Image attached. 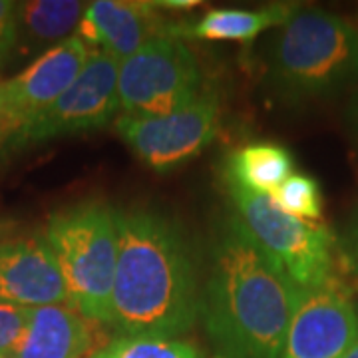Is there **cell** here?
<instances>
[{"label": "cell", "instance_id": "obj_1", "mask_svg": "<svg viewBox=\"0 0 358 358\" xmlns=\"http://www.w3.org/2000/svg\"><path fill=\"white\" fill-rule=\"evenodd\" d=\"M203 307L199 268L189 235L154 207L117 211L112 317L117 336L178 338Z\"/></svg>", "mask_w": 358, "mask_h": 358}, {"label": "cell", "instance_id": "obj_2", "mask_svg": "<svg viewBox=\"0 0 358 358\" xmlns=\"http://www.w3.org/2000/svg\"><path fill=\"white\" fill-rule=\"evenodd\" d=\"M303 289L259 247L237 217L211 249L203 322L219 358H282Z\"/></svg>", "mask_w": 358, "mask_h": 358}, {"label": "cell", "instance_id": "obj_3", "mask_svg": "<svg viewBox=\"0 0 358 358\" xmlns=\"http://www.w3.org/2000/svg\"><path fill=\"white\" fill-rule=\"evenodd\" d=\"M267 80L287 102L338 94L358 82V26L322 8H294L267 54Z\"/></svg>", "mask_w": 358, "mask_h": 358}, {"label": "cell", "instance_id": "obj_4", "mask_svg": "<svg viewBox=\"0 0 358 358\" xmlns=\"http://www.w3.org/2000/svg\"><path fill=\"white\" fill-rule=\"evenodd\" d=\"M44 239L60 265L70 307L90 322L110 324L117 211L98 199L68 205L52 213Z\"/></svg>", "mask_w": 358, "mask_h": 358}, {"label": "cell", "instance_id": "obj_5", "mask_svg": "<svg viewBox=\"0 0 358 358\" xmlns=\"http://www.w3.org/2000/svg\"><path fill=\"white\" fill-rule=\"evenodd\" d=\"M229 187L235 215L259 247L303 291L333 277L334 237L319 223L287 215L268 195Z\"/></svg>", "mask_w": 358, "mask_h": 358}, {"label": "cell", "instance_id": "obj_6", "mask_svg": "<svg viewBox=\"0 0 358 358\" xmlns=\"http://www.w3.org/2000/svg\"><path fill=\"white\" fill-rule=\"evenodd\" d=\"M203 78L189 46L176 36H157L120 62V115H166L199 98Z\"/></svg>", "mask_w": 358, "mask_h": 358}, {"label": "cell", "instance_id": "obj_7", "mask_svg": "<svg viewBox=\"0 0 358 358\" xmlns=\"http://www.w3.org/2000/svg\"><path fill=\"white\" fill-rule=\"evenodd\" d=\"M221 122L217 92L203 90L189 106L166 115H117L115 131L154 171L166 173L197 157L215 140Z\"/></svg>", "mask_w": 358, "mask_h": 358}, {"label": "cell", "instance_id": "obj_8", "mask_svg": "<svg viewBox=\"0 0 358 358\" xmlns=\"http://www.w3.org/2000/svg\"><path fill=\"white\" fill-rule=\"evenodd\" d=\"M117 74L120 62L115 58L106 52L92 50L72 86L44 114L20 129L4 150H22L56 138L106 128L120 114Z\"/></svg>", "mask_w": 358, "mask_h": 358}, {"label": "cell", "instance_id": "obj_9", "mask_svg": "<svg viewBox=\"0 0 358 358\" xmlns=\"http://www.w3.org/2000/svg\"><path fill=\"white\" fill-rule=\"evenodd\" d=\"M90 54L88 44L74 34L42 52L20 74L0 84V150L72 86Z\"/></svg>", "mask_w": 358, "mask_h": 358}, {"label": "cell", "instance_id": "obj_10", "mask_svg": "<svg viewBox=\"0 0 358 358\" xmlns=\"http://www.w3.org/2000/svg\"><path fill=\"white\" fill-rule=\"evenodd\" d=\"M358 338V307L345 282L331 277L305 289L294 308L282 358H343Z\"/></svg>", "mask_w": 358, "mask_h": 358}, {"label": "cell", "instance_id": "obj_11", "mask_svg": "<svg viewBox=\"0 0 358 358\" xmlns=\"http://www.w3.org/2000/svg\"><path fill=\"white\" fill-rule=\"evenodd\" d=\"M0 301L26 308L68 303L62 271L44 235L0 241Z\"/></svg>", "mask_w": 358, "mask_h": 358}, {"label": "cell", "instance_id": "obj_12", "mask_svg": "<svg viewBox=\"0 0 358 358\" xmlns=\"http://www.w3.org/2000/svg\"><path fill=\"white\" fill-rule=\"evenodd\" d=\"M167 26L154 2L96 0L86 4L76 36L124 62L150 40L167 34Z\"/></svg>", "mask_w": 358, "mask_h": 358}, {"label": "cell", "instance_id": "obj_13", "mask_svg": "<svg viewBox=\"0 0 358 358\" xmlns=\"http://www.w3.org/2000/svg\"><path fill=\"white\" fill-rule=\"evenodd\" d=\"M96 336L90 320L66 305L28 308L22 338L13 358H90Z\"/></svg>", "mask_w": 358, "mask_h": 358}, {"label": "cell", "instance_id": "obj_14", "mask_svg": "<svg viewBox=\"0 0 358 358\" xmlns=\"http://www.w3.org/2000/svg\"><path fill=\"white\" fill-rule=\"evenodd\" d=\"M296 6L273 4L259 10L243 8H217L209 10L201 18L183 24H169L167 34L176 38H199L213 42H249L273 26H282Z\"/></svg>", "mask_w": 358, "mask_h": 358}, {"label": "cell", "instance_id": "obj_15", "mask_svg": "<svg viewBox=\"0 0 358 358\" xmlns=\"http://www.w3.org/2000/svg\"><path fill=\"white\" fill-rule=\"evenodd\" d=\"M293 155L287 148L271 141H257L229 155L225 178L227 185L259 195H271L285 179L293 176Z\"/></svg>", "mask_w": 358, "mask_h": 358}, {"label": "cell", "instance_id": "obj_16", "mask_svg": "<svg viewBox=\"0 0 358 358\" xmlns=\"http://www.w3.org/2000/svg\"><path fill=\"white\" fill-rule=\"evenodd\" d=\"M86 4L76 0H26L18 2V42L24 50H42L70 38Z\"/></svg>", "mask_w": 358, "mask_h": 358}, {"label": "cell", "instance_id": "obj_17", "mask_svg": "<svg viewBox=\"0 0 358 358\" xmlns=\"http://www.w3.org/2000/svg\"><path fill=\"white\" fill-rule=\"evenodd\" d=\"M90 358H201L199 350L179 338L115 336Z\"/></svg>", "mask_w": 358, "mask_h": 358}, {"label": "cell", "instance_id": "obj_18", "mask_svg": "<svg viewBox=\"0 0 358 358\" xmlns=\"http://www.w3.org/2000/svg\"><path fill=\"white\" fill-rule=\"evenodd\" d=\"M271 201L287 215L317 223L322 213V195L317 179L305 173H293L268 195Z\"/></svg>", "mask_w": 358, "mask_h": 358}, {"label": "cell", "instance_id": "obj_19", "mask_svg": "<svg viewBox=\"0 0 358 358\" xmlns=\"http://www.w3.org/2000/svg\"><path fill=\"white\" fill-rule=\"evenodd\" d=\"M28 320V308L0 301V358H13L22 338Z\"/></svg>", "mask_w": 358, "mask_h": 358}, {"label": "cell", "instance_id": "obj_20", "mask_svg": "<svg viewBox=\"0 0 358 358\" xmlns=\"http://www.w3.org/2000/svg\"><path fill=\"white\" fill-rule=\"evenodd\" d=\"M18 46V2L0 0V68L8 64Z\"/></svg>", "mask_w": 358, "mask_h": 358}, {"label": "cell", "instance_id": "obj_21", "mask_svg": "<svg viewBox=\"0 0 358 358\" xmlns=\"http://www.w3.org/2000/svg\"><path fill=\"white\" fill-rule=\"evenodd\" d=\"M341 253L348 268L358 277V215L350 221L341 239Z\"/></svg>", "mask_w": 358, "mask_h": 358}, {"label": "cell", "instance_id": "obj_22", "mask_svg": "<svg viewBox=\"0 0 358 358\" xmlns=\"http://www.w3.org/2000/svg\"><path fill=\"white\" fill-rule=\"evenodd\" d=\"M154 4L159 10H192L201 2L199 0H159Z\"/></svg>", "mask_w": 358, "mask_h": 358}, {"label": "cell", "instance_id": "obj_23", "mask_svg": "<svg viewBox=\"0 0 358 358\" xmlns=\"http://www.w3.org/2000/svg\"><path fill=\"white\" fill-rule=\"evenodd\" d=\"M346 120H348V126L352 129V136L355 140L358 141V90L352 98V102L348 106V114H346Z\"/></svg>", "mask_w": 358, "mask_h": 358}, {"label": "cell", "instance_id": "obj_24", "mask_svg": "<svg viewBox=\"0 0 358 358\" xmlns=\"http://www.w3.org/2000/svg\"><path fill=\"white\" fill-rule=\"evenodd\" d=\"M343 358H358V338H357V343L352 345V348H350Z\"/></svg>", "mask_w": 358, "mask_h": 358}, {"label": "cell", "instance_id": "obj_25", "mask_svg": "<svg viewBox=\"0 0 358 358\" xmlns=\"http://www.w3.org/2000/svg\"><path fill=\"white\" fill-rule=\"evenodd\" d=\"M0 108H2V103H0Z\"/></svg>", "mask_w": 358, "mask_h": 358}]
</instances>
